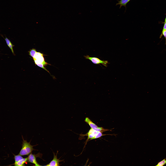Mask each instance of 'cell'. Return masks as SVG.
<instances>
[{
    "label": "cell",
    "mask_w": 166,
    "mask_h": 166,
    "mask_svg": "<svg viewBox=\"0 0 166 166\" xmlns=\"http://www.w3.org/2000/svg\"><path fill=\"white\" fill-rule=\"evenodd\" d=\"M57 104L59 110L66 116L73 103L72 102L71 98L68 97H65L61 99Z\"/></svg>",
    "instance_id": "2"
},
{
    "label": "cell",
    "mask_w": 166,
    "mask_h": 166,
    "mask_svg": "<svg viewBox=\"0 0 166 166\" xmlns=\"http://www.w3.org/2000/svg\"><path fill=\"white\" fill-rule=\"evenodd\" d=\"M28 91L25 89L23 85L16 92L18 95L22 99L25 107L28 109L29 108L26 99V94L28 93Z\"/></svg>",
    "instance_id": "4"
},
{
    "label": "cell",
    "mask_w": 166,
    "mask_h": 166,
    "mask_svg": "<svg viewBox=\"0 0 166 166\" xmlns=\"http://www.w3.org/2000/svg\"><path fill=\"white\" fill-rule=\"evenodd\" d=\"M87 109L78 104H73L68 115L67 120L72 121L76 124L85 128L88 131L97 128L89 121Z\"/></svg>",
    "instance_id": "1"
},
{
    "label": "cell",
    "mask_w": 166,
    "mask_h": 166,
    "mask_svg": "<svg viewBox=\"0 0 166 166\" xmlns=\"http://www.w3.org/2000/svg\"><path fill=\"white\" fill-rule=\"evenodd\" d=\"M67 120L70 127L72 129L77 133L85 136L99 146L97 142L88 133V131L85 128L77 125L71 120L68 119Z\"/></svg>",
    "instance_id": "3"
}]
</instances>
